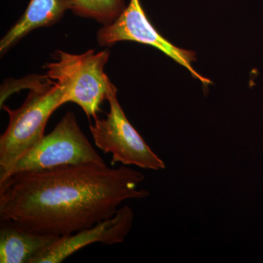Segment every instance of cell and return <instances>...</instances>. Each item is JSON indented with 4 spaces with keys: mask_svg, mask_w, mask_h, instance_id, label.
Masks as SVG:
<instances>
[{
    "mask_svg": "<svg viewBox=\"0 0 263 263\" xmlns=\"http://www.w3.org/2000/svg\"><path fill=\"white\" fill-rule=\"evenodd\" d=\"M141 173L105 162L14 173L0 182V220L66 236L115 215L123 202L146 198Z\"/></svg>",
    "mask_w": 263,
    "mask_h": 263,
    "instance_id": "cell-1",
    "label": "cell"
},
{
    "mask_svg": "<svg viewBox=\"0 0 263 263\" xmlns=\"http://www.w3.org/2000/svg\"><path fill=\"white\" fill-rule=\"evenodd\" d=\"M65 103V93L53 83L31 89L18 108L1 107L9 122L0 136V182L10 176L19 159L42 140L48 119Z\"/></svg>",
    "mask_w": 263,
    "mask_h": 263,
    "instance_id": "cell-2",
    "label": "cell"
},
{
    "mask_svg": "<svg viewBox=\"0 0 263 263\" xmlns=\"http://www.w3.org/2000/svg\"><path fill=\"white\" fill-rule=\"evenodd\" d=\"M109 57L108 49H90L81 54L58 50L53 54L54 61L46 64L44 68L65 93L66 103L77 104L88 118L95 119L113 85L104 71Z\"/></svg>",
    "mask_w": 263,
    "mask_h": 263,
    "instance_id": "cell-3",
    "label": "cell"
},
{
    "mask_svg": "<svg viewBox=\"0 0 263 263\" xmlns=\"http://www.w3.org/2000/svg\"><path fill=\"white\" fill-rule=\"evenodd\" d=\"M110 110L105 119L95 118L89 129L95 144L105 154H111L112 165H134L141 168L160 171L165 164L147 145L133 127L118 101L114 84L108 97Z\"/></svg>",
    "mask_w": 263,
    "mask_h": 263,
    "instance_id": "cell-4",
    "label": "cell"
},
{
    "mask_svg": "<svg viewBox=\"0 0 263 263\" xmlns=\"http://www.w3.org/2000/svg\"><path fill=\"white\" fill-rule=\"evenodd\" d=\"M101 162H105L81 130L75 114L67 112L49 134L19 159L10 175Z\"/></svg>",
    "mask_w": 263,
    "mask_h": 263,
    "instance_id": "cell-5",
    "label": "cell"
},
{
    "mask_svg": "<svg viewBox=\"0 0 263 263\" xmlns=\"http://www.w3.org/2000/svg\"><path fill=\"white\" fill-rule=\"evenodd\" d=\"M134 214L129 205L118 209L115 215L91 227L66 236H62L51 249L36 263L63 262L77 251L95 243L114 245L122 243L132 229Z\"/></svg>",
    "mask_w": 263,
    "mask_h": 263,
    "instance_id": "cell-6",
    "label": "cell"
},
{
    "mask_svg": "<svg viewBox=\"0 0 263 263\" xmlns=\"http://www.w3.org/2000/svg\"><path fill=\"white\" fill-rule=\"evenodd\" d=\"M0 221L1 263H36L62 237L33 233L12 221Z\"/></svg>",
    "mask_w": 263,
    "mask_h": 263,
    "instance_id": "cell-7",
    "label": "cell"
},
{
    "mask_svg": "<svg viewBox=\"0 0 263 263\" xmlns=\"http://www.w3.org/2000/svg\"><path fill=\"white\" fill-rule=\"evenodd\" d=\"M66 10L60 0H31L24 14L0 41L2 54L34 29L56 24Z\"/></svg>",
    "mask_w": 263,
    "mask_h": 263,
    "instance_id": "cell-8",
    "label": "cell"
},
{
    "mask_svg": "<svg viewBox=\"0 0 263 263\" xmlns=\"http://www.w3.org/2000/svg\"><path fill=\"white\" fill-rule=\"evenodd\" d=\"M76 15L95 19L104 26L113 23L125 8L124 0H60Z\"/></svg>",
    "mask_w": 263,
    "mask_h": 263,
    "instance_id": "cell-9",
    "label": "cell"
}]
</instances>
